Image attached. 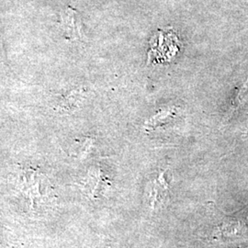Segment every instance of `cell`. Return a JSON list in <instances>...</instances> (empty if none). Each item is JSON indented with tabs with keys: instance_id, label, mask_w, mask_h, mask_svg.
Returning <instances> with one entry per match:
<instances>
[{
	"instance_id": "6da1fadb",
	"label": "cell",
	"mask_w": 248,
	"mask_h": 248,
	"mask_svg": "<svg viewBox=\"0 0 248 248\" xmlns=\"http://www.w3.org/2000/svg\"><path fill=\"white\" fill-rule=\"evenodd\" d=\"M61 19L62 31L68 40L78 41L83 38L81 20L74 9L69 8L64 9Z\"/></svg>"
},
{
	"instance_id": "7a4b0ae2",
	"label": "cell",
	"mask_w": 248,
	"mask_h": 248,
	"mask_svg": "<svg viewBox=\"0 0 248 248\" xmlns=\"http://www.w3.org/2000/svg\"><path fill=\"white\" fill-rule=\"evenodd\" d=\"M151 205L153 207H162L169 199V185L165 181L163 174L155 181L151 191Z\"/></svg>"
},
{
	"instance_id": "3957f363",
	"label": "cell",
	"mask_w": 248,
	"mask_h": 248,
	"mask_svg": "<svg viewBox=\"0 0 248 248\" xmlns=\"http://www.w3.org/2000/svg\"><path fill=\"white\" fill-rule=\"evenodd\" d=\"M248 102V78L244 85L240 88L237 95L233 100L232 101L230 107L225 114V118L223 120L224 123H227L232 116L234 115L240 108H242Z\"/></svg>"
}]
</instances>
